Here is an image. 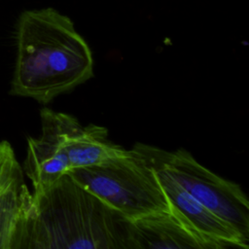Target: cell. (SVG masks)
<instances>
[{
    "label": "cell",
    "mask_w": 249,
    "mask_h": 249,
    "mask_svg": "<svg viewBox=\"0 0 249 249\" xmlns=\"http://www.w3.org/2000/svg\"><path fill=\"white\" fill-rule=\"evenodd\" d=\"M134 249L131 221L68 173L33 191L19 249Z\"/></svg>",
    "instance_id": "obj_1"
},
{
    "label": "cell",
    "mask_w": 249,
    "mask_h": 249,
    "mask_svg": "<svg viewBox=\"0 0 249 249\" xmlns=\"http://www.w3.org/2000/svg\"><path fill=\"white\" fill-rule=\"evenodd\" d=\"M92 76L91 51L67 16L53 8L20 15L13 95L49 103Z\"/></svg>",
    "instance_id": "obj_2"
},
{
    "label": "cell",
    "mask_w": 249,
    "mask_h": 249,
    "mask_svg": "<svg viewBox=\"0 0 249 249\" xmlns=\"http://www.w3.org/2000/svg\"><path fill=\"white\" fill-rule=\"evenodd\" d=\"M68 174L131 222L170 210L155 170L133 147L99 164L72 168Z\"/></svg>",
    "instance_id": "obj_3"
},
{
    "label": "cell",
    "mask_w": 249,
    "mask_h": 249,
    "mask_svg": "<svg viewBox=\"0 0 249 249\" xmlns=\"http://www.w3.org/2000/svg\"><path fill=\"white\" fill-rule=\"evenodd\" d=\"M133 148L249 241V202L238 184L215 174L184 148L170 152L143 143H136Z\"/></svg>",
    "instance_id": "obj_4"
},
{
    "label": "cell",
    "mask_w": 249,
    "mask_h": 249,
    "mask_svg": "<svg viewBox=\"0 0 249 249\" xmlns=\"http://www.w3.org/2000/svg\"><path fill=\"white\" fill-rule=\"evenodd\" d=\"M31 203L23 169L11 144L0 141V249H19Z\"/></svg>",
    "instance_id": "obj_5"
},
{
    "label": "cell",
    "mask_w": 249,
    "mask_h": 249,
    "mask_svg": "<svg viewBox=\"0 0 249 249\" xmlns=\"http://www.w3.org/2000/svg\"><path fill=\"white\" fill-rule=\"evenodd\" d=\"M149 164L156 172L170 210L189 228L216 244L220 249H248V240L243 238L232 226L195 199L161 167L151 162Z\"/></svg>",
    "instance_id": "obj_6"
},
{
    "label": "cell",
    "mask_w": 249,
    "mask_h": 249,
    "mask_svg": "<svg viewBox=\"0 0 249 249\" xmlns=\"http://www.w3.org/2000/svg\"><path fill=\"white\" fill-rule=\"evenodd\" d=\"M40 116L42 133L37 138H28L22 168L30 179L34 191L51 186L71 169L56 112L43 108Z\"/></svg>",
    "instance_id": "obj_7"
},
{
    "label": "cell",
    "mask_w": 249,
    "mask_h": 249,
    "mask_svg": "<svg viewBox=\"0 0 249 249\" xmlns=\"http://www.w3.org/2000/svg\"><path fill=\"white\" fill-rule=\"evenodd\" d=\"M132 223L134 249H220L171 210L155 212Z\"/></svg>",
    "instance_id": "obj_8"
},
{
    "label": "cell",
    "mask_w": 249,
    "mask_h": 249,
    "mask_svg": "<svg viewBox=\"0 0 249 249\" xmlns=\"http://www.w3.org/2000/svg\"><path fill=\"white\" fill-rule=\"evenodd\" d=\"M56 118L71 169L99 164L126 150L110 141L103 126L92 124L83 126L75 117L65 113L56 112Z\"/></svg>",
    "instance_id": "obj_9"
}]
</instances>
